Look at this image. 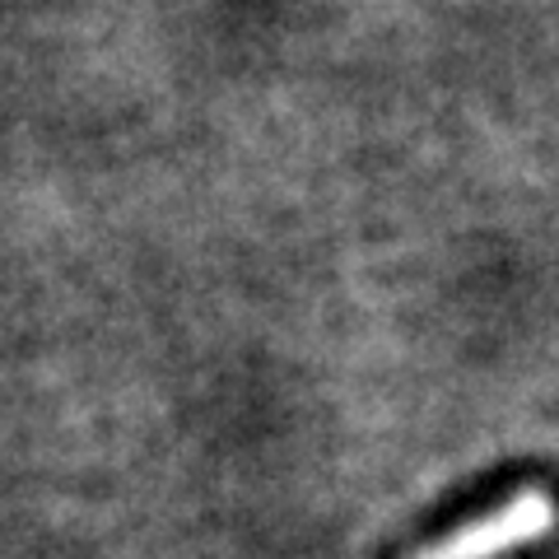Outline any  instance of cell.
<instances>
[{"instance_id": "1", "label": "cell", "mask_w": 559, "mask_h": 559, "mask_svg": "<svg viewBox=\"0 0 559 559\" xmlns=\"http://www.w3.org/2000/svg\"><path fill=\"white\" fill-rule=\"evenodd\" d=\"M555 527V503L540 489H522L509 503H499L495 513L471 518L462 532H452L439 546H429L419 559H499L509 550H522L540 540Z\"/></svg>"}]
</instances>
